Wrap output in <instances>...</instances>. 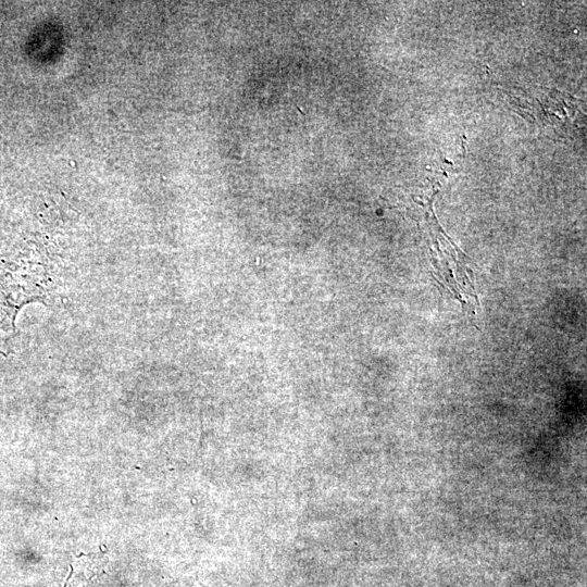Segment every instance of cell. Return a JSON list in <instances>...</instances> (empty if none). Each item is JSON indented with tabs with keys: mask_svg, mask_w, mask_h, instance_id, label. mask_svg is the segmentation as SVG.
Returning a JSON list of instances; mask_svg holds the SVG:
<instances>
[{
	"mask_svg": "<svg viewBox=\"0 0 587 587\" xmlns=\"http://www.w3.org/2000/svg\"><path fill=\"white\" fill-rule=\"evenodd\" d=\"M96 565L97 563L91 559H79L75 565H72L64 587H86L97 572L98 566Z\"/></svg>",
	"mask_w": 587,
	"mask_h": 587,
	"instance_id": "1",
	"label": "cell"
}]
</instances>
